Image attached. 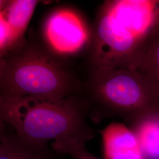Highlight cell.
Returning <instances> with one entry per match:
<instances>
[{
  "mask_svg": "<svg viewBox=\"0 0 159 159\" xmlns=\"http://www.w3.org/2000/svg\"><path fill=\"white\" fill-rule=\"evenodd\" d=\"M159 31V0L105 1L90 35V71L136 69Z\"/></svg>",
  "mask_w": 159,
  "mask_h": 159,
  "instance_id": "obj_1",
  "label": "cell"
},
{
  "mask_svg": "<svg viewBox=\"0 0 159 159\" xmlns=\"http://www.w3.org/2000/svg\"><path fill=\"white\" fill-rule=\"evenodd\" d=\"M90 103L79 95L60 99L0 97V119L23 139L34 142L87 143L95 136L88 125Z\"/></svg>",
  "mask_w": 159,
  "mask_h": 159,
  "instance_id": "obj_2",
  "label": "cell"
},
{
  "mask_svg": "<svg viewBox=\"0 0 159 159\" xmlns=\"http://www.w3.org/2000/svg\"><path fill=\"white\" fill-rule=\"evenodd\" d=\"M83 90L61 56L31 38L0 60V97L60 99Z\"/></svg>",
  "mask_w": 159,
  "mask_h": 159,
  "instance_id": "obj_3",
  "label": "cell"
},
{
  "mask_svg": "<svg viewBox=\"0 0 159 159\" xmlns=\"http://www.w3.org/2000/svg\"><path fill=\"white\" fill-rule=\"evenodd\" d=\"M85 98L96 121L111 117L130 125L143 116L159 113V90L135 69L102 68L90 71Z\"/></svg>",
  "mask_w": 159,
  "mask_h": 159,
  "instance_id": "obj_4",
  "label": "cell"
},
{
  "mask_svg": "<svg viewBox=\"0 0 159 159\" xmlns=\"http://www.w3.org/2000/svg\"><path fill=\"white\" fill-rule=\"evenodd\" d=\"M43 31L47 46L60 56L77 53L90 40L81 18L68 9L52 12L46 20Z\"/></svg>",
  "mask_w": 159,
  "mask_h": 159,
  "instance_id": "obj_5",
  "label": "cell"
},
{
  "mask_svg": "<svg viewBox=\"0 0 159 159\" xmlns=\"http://www.w3.org/2000/svg\"><path fill=\"white\" fill-rule=\"evenodd\" d=\"M39 1H1L0 56L23 43L25 33Z\"/></svg>",
  "mask_w": 159,
  "mask_h": 159,
  "instance_id": "obj_6",
  "label": "cell"
},
{
  "mask_svg": "<svg viewBox=\"0 0 159 159\" xmlns=\"http://www.w3.org/2000/svg\"><path fill=\"white\" fill-rule=\"evenodd\" d=\"M0 159H63L47 144L34 142L18 136L1 122Z\"/></svg>",
  "mask_w": 159,
  "mask_h": 159,
  "instance_id": "obj_7",
  "label": "cell"
},
{
  "mask_svg": "<svg viewBox=\"0 0 159 159\" xmlns=\"http://www.w3.org/2000/svg\"><path fill=\"white\" fill-rule=\"evenodd\" d=\"M104 159H144L136 136L121 123H112L100 131Z\"/></svg>",
  "mask_w": 159,
  "mask_h": 159,
  "instance_id": "obj_8",
  "label": "cell"
},
{
  "mask_svg": "<svg viewBox=\"0 0 159 159\" xmlns=\"http://www.w3.org/2000/svg\"><path fill=\"white\" fill-rule=\"evenodd\" d=\"M129 127L136 136L144 159H159V113L145 114Z\"/></svg>",
  "mask_w": 159,
  "mask_h": 159,
  "instance_id": "obj_9",
  "label": "cell"
},
{
  "mask_svg": "<svg viewBox=\"0 0 159 159\" xmlns=\"http://www.w3.org/2000/svg\"><path fill=\"white\" fill-rule=\"evenodd\" d=\"M136 70L159 90V31L152 40Z\"/></svg>",
  "mask_w": 159,
  "mask_h": 159,
  "instance_id": "obj_10",
  "label": "cell"
},
{
  "mask_svg": "<svg viewBox=\"0 0 159 159\" xmlns=\"http://www.w3.org/2000/svg\"><path fill=\"white\" fill-rule=\"evenodd\" d=\"M52 148L60 154H66L73 159H101L91 153L83 143L52 142Z\"/></svg>",
  "mask_w": 159,
  "mask_h": 159,
  "instance_id": "obj_11",
  "label": "cell"
}]
</instances>
